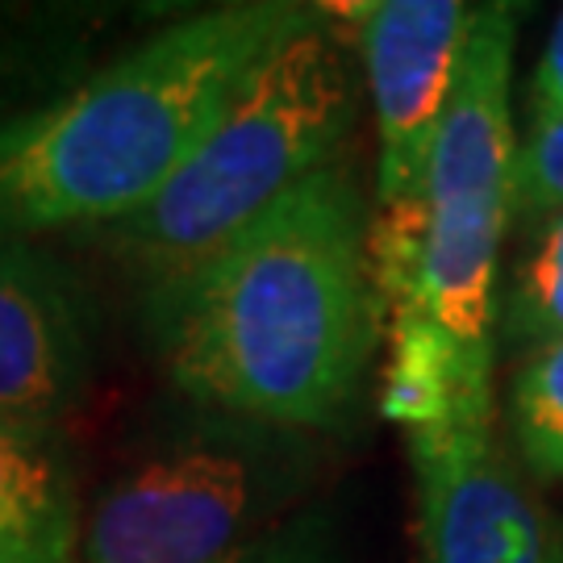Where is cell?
Returning a JSON list of instances; mask_svg holds the SVG:
<instances>
[{"label":"cell","mask_w":563,"mask_h":563,"mask_svg":"<svg viewBox=\"0 0 563 563\" xmlns=\"http://www.w3.org/2000/svg\"><path fill=\"white\" fill-rule=\"evenodd\" d=\"M309 434L205 418L151 446L88 509L80 563H230L309 493Z\"/></svg>","instance_id":"5"},{"label":"cell","mask_w":563,"mask_h":563,"mask_svg":"<svg viewBox=\"0 0 563 563\" xmlns=\"http://www.w3.org/2000/svg\"><path fill=\"white\" fill-rule=\"evenodd\" d=\"M384 346L380 409L405 443L493 430V351L463 346L409 313H384Z\"/></svg>","instance_id":"9"},{"label":"cell","mask_w":563,"mask_h":563,"mask_svg":"<svg viewBox=\"0 0 563 563\" xmlns=\"http://www.w3.org/2000/svg\"><path fill=\"white\" fill-rule=\"evenodd\" d=\"M355 34L363 80L376 101L380 167L376 209L418 201L460 76L476 4L463 0H363L330 9Z\"/></svg>","instance_id":"6"},{"label":"cell","mask_w":563,"mask_h":563,"mask_svg":"<svg viewBox=\"0 0 563 563\" xmlns=\"http://www.w3.org/2000/svg\"><path fill=\"white\" fill-rule=\"evenodd\" d=\"M313 18V4L284 0L218 4L159 30L59 101L0 121V234H97L139 213L255 63Z\"/></svg>","instance_id":"2"},{"label":"cell","mask_w":563,"mask_h":563,"mask_svg":"<svg viewBox=\"0 0 563 563\" xmlns=\"http://www.w3.org/2000/svg\"><path fill=\"white\" fill-rule=\"evenodd\" d=\"M505 334L514 346H526V355L563 339V209L539 222V234L518 263L505 301Z\"/></svg>","instance_id":"12"},{"label":"cell","mask_w":563,"mask_h":563,"mask_svg":"<svg viewBox=\"0 0 563 563\" xmlns=\"http://www.w3.org/2000/svg\"><path fill=\"white\" fill-rule=\"evenodd\" d=\"M367 205L339 167L146 292L172 384L209 413L309 434L360 397L384 334Z\"/></svg>","instance_id":"1"},{"label":"cell","mask_w":563,"mask_h":563,"mask_svg":"<svg viewBox=\"0 0 563 563\" xmlns=\"http://www.w3.org/2000/svg\"><path fill=\"white\" fill-rule=\"evenodd\" d=\"M514 4H476L422 192L376 209L367 225L384 313L422 318L481 351H493L497 263L514 218Z\"/></svg>","instance_id":"4"},{"label":"cell","mask_w":563,"mask_h":563,"mask_svg":"<svg viewBox=\"0 0 563 563\" xmlns=\"http://www.w3.org/2000/svg\"><path fill=\"white\" fill-rule=\"evenodd\" d=\"M405 446L418 476V563H563V530L493 430Z\"/></svg>","instance_id":"7"},{"label":"cell","mask_w":563,"mask_h":563,"mask_svg":"<svg viewBox=\"0 0 563 563\" xmlns=\"http://www.w3.org/2000/svg\"><path fill=\"white\" fill-rule=\"evenodd\" d=\"M534 121H563V13L547 38V51L534 67Z\"/></svg>","instance_id":"15"},{"label":"cell","mask_w":563,"mask_h":563,"mask_svg":"<svg viewBox=\"0 0 563 563\" xmlns=\"http://www.w3.org/2000/svg\"><path fill=\"white\" fill-rule=\"evenodd\" d=\"M230 563H342L339 526L325 509H297Z\"/></svg>","instance_id":"14"},{"label":"cell","mask_w":563,"mask_h":563,"mask_svg":"<svg viewBox=\"0 0 563 563\" xmlns=\"http://www.w3.org/2000/svg\"><path fill=\"white\" fill-rule=\"evenodd\" d=\"M360 55L334 18L276 42L155 201L97 230L104 251L159 288L213 260L297 188L342 163L360 118Z\"/></svg>","instance_id":"3"},{"label":"cell","mask_w":563,"mask_h":563,"mask_svg":"<svg viewBox=\"0 0 563 563\" xmlns=\"http://www.w3.org/2000/svg\"><path fill=\"white\" fill-rule=\"evenodd\" d=\"M84 518L55 434L0 418V563H80Z\"/></svg>","instance_id":"10"},{"label":"cell","mask_w":563,"mask_h":563,"mask_svg":"<svg viewBox=\"0 0 563 563\" xmlns=\"http://www.w3.org/2000/svg\"><path fill=\"white\" fill-rule=\"evenodd\" d=\"M92 380V309L34 239L0 234V418L55 434Z\"/></svg>","instance_id":"8"},{"label":"cell","mask_w":563,"mask_h":563,"mask_svg":"<svg viewBox=\"0 0 563 563\" xmlns=\"http://www.w3.org/2000/svg\"><path fill=\"white\" fill-rule=\"evenodd\" d=\"M509 422L530 476L543 484L563 481V339L522 360L509 397Z\"/></svg>","instance_id":"11"},{"label":"cell","mask_w":563,"mask_h":563,"mask_svg":"<svg viewBox=\"0 0 563 563\" xmlns=\"http://www.w3.org/2000/svg\"><path fill=\"white\" fill-rule=\"evenodd\" d=\"M563 209V121H534L514 159V218L539 225Z\"/></svg>","instance_id":"13"}]
</instances>
